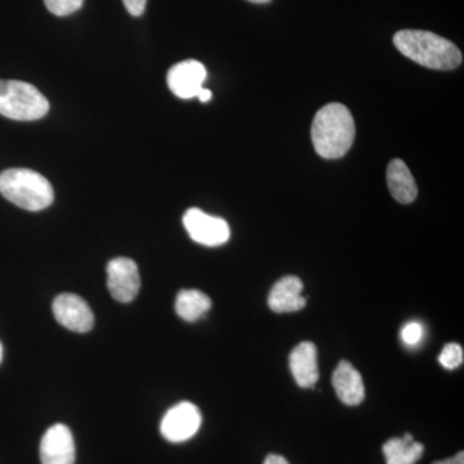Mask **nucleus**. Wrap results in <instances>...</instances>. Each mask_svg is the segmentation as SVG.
Returning <instances> with one entry per match:
<instances>
[{"label": "nucleus", "mask_w": 464, "mask_h": 464, "mask_svg": "<svg viewBox=\"0 0 464 464\" xmlns=\"http://www.w3.org/2000/svg\"><path fill=\"white\" fill-rule=\"evenodd\" d=\"M355 121L350 110L338 102L320 109L311 128L314 148L324 159L344 157L355 141Z\"/></svg>", "instance_id": "1"}, {"label": "nucleus", "mask_w": 464, "mask_h": 464, "mask_svg": "<svg viewBox=\"0 0 464 464\" xmlns=\"http://www.w3.org/2000/svg\"><path fill=\"white\" fill-rule=\"evenodd\" d=\"M400 53L433 70H453L462 65V52L454 43L423 30H400L393 36Z\"/></svg>", "instance_id": "2"}, {"label": "nucleus", "mask_w": 464, "mask_h": 464, "mask_svg": "<svg viewBox=\"0 0 464 464\" xmlns=\"http://www.w3.org/2000/svg\"><path fill=\"white\" fill-rule=\"evenodd\" d=\"M0 194L14 206L39 212L53 203L50 181L35 170L12 168L0 173Z\"/></svg>", "instance_id": "3"}, {"label": "nucleus", "mask_w": 464, "mask_h": 464, "mask_svg": "<svg viewBox=\"0 0 464 464\" xmlns=\"http://www.w3.org/2000/svg\"><path fill=\"white\" fill-rule=\"evenodd\" d=\"M50 102L33 84L21 81H0V115L17 121L44 118Z\"/></svg>", "instance_id": "4"}, {"label": "nucleus", "mask_w": 464, "mask_h": 464, "mask_svg": "<svg viewBox=\"0 0 464 464\" xmlns=\"http://www.w3.org/2000/svg\"><path fill=\"white\" fill-rule=\"evenodd\" d=\"M183 226L195 243L219 246L230 239V226L219 217L207 215L199 208H191L183 216Z\"/></svg>", "instance_id": "5"}, {"label": "nucleus", "mask_w": 464, "mask_h": 464, "mask_svg": "<svg viewBox=\"0 0 464 464\" xmlns=\"http://www.w3.org/2000/svg\"><path fill=\"white\" fill-rule=\"evenodd\" d=\"M201 420L203 418L197 405L188 401L179 402L164 415L160 423V432L168 441L179 444L197 435L200 430Z\"/></svg>", "instance_id": "6"}, {"label": "nucleus", "mask_w": 464, "mask_h": 464, "mask_svg": "<svg viewBox=\"0 0 464 464\" xmlns=\"http://www.w3.org/2000/svg\"><path fill=\"white\" fill-rule=\"evenodd\" d=\"M108 288L112 298L121 304H130L137 297L141 288V277L133 259L118 257L109 262Z\"/></svg>", "instance_id": "7"}, {"label": "nucleus", "mask_w": 464, "mask_h": 464, "mask_svg": "<svg viewBox=\"0 0 464 464\" xmlns=\"http://www.w3.org/2000/svg\"><path fill=\"white\" fill-rule=\"evenodd\" d=\"M53 315L61 325L76 333L90 332L94 325V315L90 304L79 295L63 293L54 298Z\"/></svg>", "instance_id": "8"}, {"label": "nucleus", "mask_w": 464, "mask_h": 464, "mask_svg": "<svg viewBox=\"0 0 464 464\" xmlns=\"http://www.w3.org/2000/svg\"><path fill=\"white\" fill-rule=\"evenodd\" d=\"M207 79V69L197 60H186L170 67L168 72V87L182 100L198 96Z\"/></svg>", "instance_id": "9"}, {"label": "nucleus", "mask_w": 464, "mask_h": 464, "mask_svg": "<svg viewBox=\"0 0 464 464\" xmlns=\"http://www.w3.org/2000/svg\"><path fill=\"white\" fill-rule=\"evenodd\" d=\"M42 464H75V444L72 433L65 424H54L43 436Z\"/></svg>", "instance_id": "10"}, {"label": "nucleus", "mask_w": 464, "mask_h": 464, "mask_svg": "<svg viewBox=\"0 0 464 464\" xmlns=\"http://www.w3.org/2000/svg\"><path fill=\"white\" fill-rule=\"evenodd\" d=\"M304 283L297 276H285L275 284L268 295V307L277 314L297 313L307 304L302 295Z\"/></svg>", "instance_id": "11"}, {"label": "nucleus", "mask_w": 464, "mask_h": 464, "mask_svg": "<svg viewBox=\"0 0 464 464\" xmlns=\"http://www.w3.org/2000/svg\"><path fill=\"white\" fill-rule=\"evenodd\" d=\"M333 387L343 404L355 406L362 404L365 398L364 382L362 374L346 360H342L333 373Z\"/></svg>", "instance_id": "12"}, {"label": "nucleus", "mask_w": 464, "mask_h": 464, "mask_svg": "<svg viewBox=\"0 0 464 464\" xmlns=\"http://www.w3.org/2000/svg\"><path fill=\"white\" fill-rule=\"evenodd\" d=\"M290 371L299 387L310 389L319 381V368H317V350L311 342H302L289 357Z\"/></svg>", "instance_id": "13"}, {"label": "nucleus", "mask_w": 464, "mask_h": 464, "mask_svg": "<svg viewBox=\"0 0 464 464\" xmlns=\"http://www.w3.org/2000/svg\"><path fill=\"white\" fill-rule=\"evenodd\" d=\"M387 185L392 197L401 204L413 203L418 195L417 183L404 161L393 159L387 168Z\"/></svg>", "instance_id": "14"}, {"label": "nucleus", "mask_w": 464, "mask_h": 464, "mask_svg": "<svg viewBox=\"0 0 464 464\" xmlns=\"http://www.w3.org/2000/svg\"><path fill=\"white\" fill-rule=\"evenodd\" d=\"M423 445L414 441L411 433H405L401 439H391L383 445L387 464H415L423 456Z\"/></svg>", "instance_id": "15"}, {"label": "nucleus", "mask_w": 464, "mask_h": 464, "mask_svg": "<svg viewBox=\"0 0 464 464\" xmlns=\"http://www.w3.org/2000/svg\"><path fill=\"white\" fill-rule=\"evenodd\" d=\"M212 307V301L197 289L181 290L176 299L177 315L186 322H197L201 319Z\"/></svg>", "instance_id": "16"}, {"label": "nucleus", "mask_w": 464, "mask_h": 464, "mask_svg": "<svg viewBox=\"0 0 464 464\" xmlns=\"http://www.w3.org/2000/svg\"><path fill=\"white\" fill-rule=\"evenodd\" d=\"M463 348L458 343H449L444 347L442 353H440V364L449 371L459 368L463 364Z\"/></svg>", "instance_id": "17"}, {"label": "nucleus", "mask_w": 464, "mask_h": 464, "mask_svg": "<svg viewBox=\"0 0 464 464\" xmlns=\"http://www.w3.org/2000/svg\"><path fill=\"white\" fill-rule=\"evenodd\" d=\"M84 0H44L45 7L54 16L65 17L83 7Z\"/></svg>", "instance_id": "18"}, {"label": "nucleus", "mask_w": 464, "mask_h": 464, "mask_svg": "<svg viewBox=\"0 0 464 464\" xmlns=\"http://www.w3.org/2000/svg\"><path fill=\"white\" fill-rule=\"evenodd\" d=\"M423 328L420 323H409L406 324L404 329L401 332L402 341L405 342L409 346H414L418 342L422 340Z\"/></svg>", "instance_id": "19"}, {"label": "nucleus", "mask_w": 464, "mask_h": 464, "mask_svg": "<svg viewBox=\"0 0 464 464\" xmlns=\"http://www.w3.org/2000/svg\"><path fill=\"white\" fill-rule=\"evenodd\" d=\"M124 7L133 17L142 16L148 0H123Z\"/></svg>", "instance_id": "20"}, {"label": "nucleus", "mask_w": 464, "mask_h": 464, "mask_svg": "<svg viewBox=\"0 0 464 464\" xmlns=\"http://www.w3.org/2000/svg\"><path fill=\"white\" fill-rule=\"evenodd\" d=\"M433 464H464V453L463 451H459V453L453 458H448V459L440 460V462H435Z\"/></svg>", "instance_id": "21"}, {"label": "nucleus", "mask_w": 464, "mask_h": 464, "mask_svg": "<svg viewBox=\"0 0 464 464\" xmlns=\"http://www.w3.org/2000/svg\"><path fill=\"white\" fill-rule=\"evenodd\" d=\"M264 464H289L288 460L282 456H277V454H270L267 458H266Z\"/></svg>", "instance_id": "22"}, {"label": "nucleus", "mask_w": 464, "mask_h": 464, "mask_svg": "<svg viewBox=\"0 0 464 464\" xmlns=\"http://www.w3.org/2000/svg\"><path fill=\"white\" fill-rule=\"evenodd\" d=\"M198 99L201 101V102H208L212 99V92L207 90V88H201L199 93H198Z\"/></svg>", "instance_id": "23"}, {"label": "nucleus", "mask_w": 464, "mask_h": 464, "mask_svg": "<svg viewBox=\"0 0 464 464\" xmlns=\"http://www.w3.org/2000/svg\"><path fill=\"white\" fill-rule=\"evenodd\" d=\"M248 2L256 3V5H265V3L271 2V0H248Z\"/></svg>", "instance_id": "24"}, {"label": "nucleus", "mask_w": 464, "mask_h": 464, "mask_svg": "<svg viewBox=\"0 0 464 464\" xmlns=\"http://www.w3.org/2000/svg\"><path fill=\"white\" fill-rule=\"evenodd\" d=\"M3 360V346L2 343H0V364H2Z\"/></svg>", "instance_id": "25"}]
</instances>
